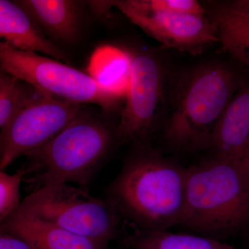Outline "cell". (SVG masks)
I'll return each instance as SVG.
<instances>
[{"instance_id": "9a60e30c", "label": "cell", "mask_w": 249, "mask_h": 249, "mask_svg": "<svg viewBox=\"0 0 249 249\" xmlns=\"http://www.w3.org/2000/svg\"><path fill=\"white\" fill-rule=\"evenodd\" d=\"M124 237V248L129 249H240L222 241L191 232L169 230L146 231L132 229Z\"/></svg>"}, {"instance_id": "ffe728a7", "label": "cell", "mask_w": 249, "mask_h": 249, "mask_svg": "<svg viewBox=\"0 0 249 249\" xmlns=\"http://www.w3.org/2000/svg\"><path fill=\"white\" fill-rule=\"evenodd\" d=\"M0 249H36L27 240L8 232H0Z\"/></svg>"}, {"instance_id": "30bf717a", "label": "cell", "mask_w": 249, "mask_h": 249, "mask_svg": "<svg viewBox=\"0 0 249 249\" xmlns=\"http://www.w3.org/2000/svg\"><path fill=\"white\" fill-rule=\"evenodd\" d=\"M26 10L45 35L58 47L79 40L87 1L76 0H15ZM61 48V47H60Z\"/></svg>"}, {"instance_id": "52a82bcc", "label": "cell", "mask_w": 249, "mask_h": 249, "mask_svg": "<svg viewBox=\"0 0 249 249\" xmlns=\"http://www.w3.org/2000/svg\"><path fill=\"white\" fill-rule=\"evenodd\" d=\"M127 51L131 58L130 79L116 124L119 147L135 142L151 144L166 102L164 67L157 55L147 49Z\"/></svg>"}, {"instance_id": "44dd1931", "label": "cell", "mask_w": 249, "mask_h": 249, "mask_svg": "<svg viewBox=\"0 0 249 249\" xmlns=\"http://www.w3.org/2000/svg\"><path fill=\"white\" fill-rule=\"evenodd\" d=\"M240 160L249 172V142L241 154Z\"/></svg>"}, {"instance_id": "ac0fdd59", "label": "cell", "mask_w": 249, "mask_h": 249, "mask_svg": "<svg viewBox=\"0 0 249 249\" xmlns=\"http://www.w3.org/2000/svg\"><path fill=\"white\" fill-rule=\"evenodd\" d=\"M26 176L24 168L10 175L0 171V222H3L20 206L19 188Z\"/></svg>"}, {"instance_id": "4fadbf2b", "label": "cell", "mask_w": 249, "mask_h": 249, "mask_svg": "<svg viewBox=\"0 0 249 249\" xmlns=\"http://www.w3.org/2000/svg\"><path fill=\"white\" fill-rule=\"evenodd\" d=\"M203 5L224 49L249 70V0L209 1Z\"/></svg>"}, {"instance_id": "277c9868", "label": "cell", "mask_w": 249, "mask_h": 249, "mask_svg": "<svg viewBox=\"0 0 249 249\" xmlns=\"http://www.w3.org/2000/svg\"><path fill=\"white\" fill-rule=\"evenodd\" d=\"M118 147L116 125L83 109L53 140L26 156L24 168L29 182L39 188L58 183L86 187Z\"/></svg>"}, {"instance_id": "9c48e42d", "label": "cell", "mask_w": 249, "mask_h": 249, "mask_svg": "<svg viewBox=\"0 0 249 249\" xmlns=\"http://www.w3.org/2000/svg\"><path fill=\"white\" fill-rule=\"evenodd\" d=\"M114 6L147 35L165 47L197 55L219 42L217 29L209 16L177 14L147 9L135 0L114 1Z\"/></svg>"}, {"instance_id": "5b68a950", "label": "cell", "mask_w": 249, "mask_h": 249, "mask_svg": "<svg viewBox=\"0 0 249 249\" xmlns=\"http://www.w3.org/2000/svg\"><path fill=\"white\" fill-rule=\"evenodd\" d=\"M16 211L107 245L119 237L124 223L106 199L70 183L40 187Z\"/></svg>"}, {"instance_id": "7402d4cb", "label": "cell", "mask_w": 249, "mask_h": 249, "mask_svg": "<svg viewBox=\"0 0 249 249\" xmlns=\"http://www.w3.org/2000/svg\"><path fill=\"white\" fill-rule=\"evenodd\" d=\"M246 241H247V245H248L249 249V229L247 231V232H245V233Z\"/></svg>"}, {"instance_id": "d6986e66", "label": "cell", "mask_w": 249, "mask_h": 249, "mask_svg": "<svg viewBox=\"0 0 249 249\" xmlns=\"http://www.w3.org/2000/svg\"><path fill=\"white\" fill-rule=\"evenodd\" d=\"M139 6L147 9L177 14L206 15L204 5L196 0H135Z\"/></svg>"}, {"instance_id": "3957f363", "label": "cell", "mask_w": 249, "mask_h": 249, "mask_svg": "<svg viewBox=\"0 0 249 249\" xmlns=\"http://www.w3.org/2000/svg\"><path fill=\"white\" fill-rule=\"evenodd\" d=\"M179 227L220 240L249 229V172L240 159L213 154L187 168Z\"/></svg>"}, {"instance_id": "8fae6325", "label": "cell", "mask_w": 249, "mask_h": 249, "mask_svg": "<svg viewBox=\"0 0 249 249\" xmlns=\"http://www.w3.org/2000/svg\"><path fill=\"white\" fill-rule=\"evenodd\" d=\"M0 37L17 50L70 62L67 54L49 40L30 14L16 1L0 0Z\"/></svg>"}, {"instance_id": "e0dca14e", "label": "cell", "mask_w": 249, "mask_h": 249, "mask_svg": "<svg viewBox=\"0 0 249 249\" xmlns=\"http://www.w3.org/2000/svg\"><path fill=\"white\" fill-rule=\"evenodd\" d=\"M48 93L20 78L0 72V127L3 130L19 111Z\"/></svg>"}, {"instance_id": "8992f818", "label": "cell", "mask_w": 249, "mask_h": 249, "mask_svg": "<svg viewBox=\"0 0 249 249\" xmlns=\"http://www.w3.org/2000/svg\"><path fill=\"white\" fill-rule=\"evenodd\" d=\"M0 65L1 70L53 97L76 104H96L107 113L117 110L123 99L88 73L45 55L17 50L3 41Z\"/></svg>"}, {"instance_id": "6da1fadb", "label": "cell", "mask_w": 249, "mask_h": 249, "mask_svg": "<svg viewBox=\"0 0 249 249\" xmlns=\"http://www.w3.org/2000/svg\"><path fill=\"white\" fill-rule=\"evenodd\" d=\"M106 199L132 229L169 230L179 224L184 207L187 168L155 150L132 144Z\"/></svg>"}, {"instance_id": "7c38bea8", "label": "cell", "mask_w": 249, "mask_h": 249, "mask_svg": "<svg viewBox=\"0 0 249 249\" xmlns=\"http://www.w3.org/2000/svg\"><path fill=\"white\" fill-rule=\"evenodd\" d=\"M0 231L27 240L36 249H109L107 244L77 235L18 211L1 223Z\"/></svg>"}, {"instance_id": "7a4b0ae2", "label": "cell", "mask_w": 249, "mask_h": 249, "mask_svg": "<svg viewBox=\"0 0 249 249\" xmlns=\"http://www.w3.org/2000/svg\"><path fill=\"white\" fill-rule=\"evenodd\" d=\"M245 80L222 62L201 64L178 77L168 96L162 137L179 153L211 150L216 126Z\"/></svg>"}, {"instance_id": "603a6c76", "label": "cell", "mask_w": 249, "mask_h": 249, "mask_svg": "<svg viewBox=\"0 0 249 249\" xmlns=\"http://www.w3.org/2000/svg\"><path fill=\"white\" fill-rule=\"evenodd\" d=\"M129 249L124 248V249Z\"/></svg>"}, {"instance_id": "5bb4252c", "label": "cell", "mask_w": 249, "mask_h": 249, "mask_svg": "<svg viewBox=\"0 0 249 249\" xmlns=\"http://www.w3.org/2000/svg\"><path fill=\"white\" fill-rule=\"evenodd\" d=\"M249 142V80H245L216 126L212 147L214 155L240 159Z\"/></svg>"}, {"instance_id": "2e32d148", "label": "cell", "mask_w": 249, "mask_h": 249, "mask_svg": "<svg viewBox=\"0 0 249 249\" xmlns=\"http://www.w3.org/2000/svg\"><path fill=\"white\" fill-rule=\"evenodd\" d=\"M89 75L104 89L125 98L131 73L128 51L104 47L93 54L90 62Z\"/></svg>"}, {"instance_id": "ba28073f", "label": "cell", "mask_w": 249, "mask_h": 249, "mask_svg": "<svg viewBox=\"0 0 249 249\" xmlns=\"http://www.w3.org/2000/svg\"><path fill=\"white\" fill-rule=\"evenodd\" d=\"M82 105L47 94L16 114L0 134V170L39 150L83 111Z\"/></svg>"}]
</instances>
